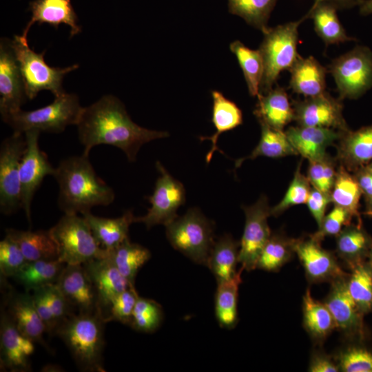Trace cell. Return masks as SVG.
Listing matches in <instances>:
<instances>
[{
    "mask_svg": "<svg viewBox=\"0 0 372 372\" xmlns=\"http://www.w3.org/2000/svg\"><path fill=\"white\" fill-rule=\"evenodd\" d=\"M76 126L83 154L89 155L96 145H109L121 149L130 162L136 161L143 145L169 136L167 132L149 130L133 122L124 104L110 94L84 107Z\"/></svg>",
    "mask_w": 372,
    "mask_h": 372,
    "instance_id": "obj_1",
    "label": "cell"
},
{
    "mask_svg": "<svg viewBox=\"0 0 372 372\" xmlns=\"http://www.w3.org/2000/svg\"><path fill=\"white\" fill-rule=\"evenodd\" d=\"M53 176L59 186L57 204L64 214H83L114 200L113 189L98 176L89 155L83 153L61 160Z\"/></svg>",
    "mask_w": 372,
    "mask_h": 372,
    "instance_id": "obj_2",
    "label": "cell"
},
{
    "mask_svg": "<svg viewBox=\"0 0 372 372\" xmlns=\"http://www.w3.org/2000/svg\"><path fill=\"white\" fill-rule=\"evenodd\" d=\"M101 313L72 314L56 331L70 351L78 367L85 371H104L103 326Z\"/></svg>",
    "mask_w": 372,
    "mask_h": 372,
    "instance_id": "obj_3",
    "label": "cell"
},
{
    "mask_svg": "<svg viewBox=\"0 0 372 372\" xmlns=\"http://www.w3.org/2000/svg\"><path fill=\"white\" fill-rule=\"evenodd\" d=\"M311 9L301 19L295 21L269 28L259 50L264 63V73L260 94H265L273 88L280 72L289 70L297 58L298 27L310 19Z\"/></svg>",
    "mask_w": 372,
    "mask_h": 372,
    "instance_id": "obj_4",
    "label": "cell"
},
{
    "mask_svg": "<svg viewBox=\"0 0 372 372\" xmlns=\"http://www.w3.org/2000/svg\"><path fill=\"white\" fill-rule=\"evenodd\" d=\"M78 96L64 92L55 96L49 105L32 111H19L3 120L13 132L23 133L29 130L40 132L61 133L67 126L76 125L83 110Z\"/></svg>",
    "mask_w": 372,
    "mask_h": 372,
    "instance_id": "obj_5",
    "label": "cell"
},
{
    "mask_svg": "<svg viewBox=\"0 0 372 372\" xmlns=\"http://www.w3.org/2000/svg\"><path fill=\"white\" fill-rule=\"evenodd\" d=\"M49 230L56 245L58 260L65 265H83L107 256L83 216L64 214Z\"/></svg>",
    "mask_w": 372,
    "mask_h": 372,
    "instance_id": "obj_6",
    "label": "cell"
},
{
    "mask_svg": "<svg viewBox=\"0 0 372 372\" xmlns=\"http://www.w3.org/2000/svg\"><path fill=\"white\" fill-rule=\"evenodd\" d=\"M12 48L19 65L28 99L35 98L40 91H50L55 96L65 92L62 84L64 76L76 70L78 64L66 68H54L45 61V50L37 53L30 49L27 38L14 35Z\"/></svg>",
    "mask_w": 372,
    "mask_h": 372,
    "instance_id": "obj_7",
    "label": "cell"
},
{
    "mask_svg": "<svg viewBox=\"0 0 372 372\" xmlns=\"http://www.w3.org/2000/svg\"><path fill=\"white\" fill-rule=\"evenodd\" d=\"M165 227L167 238L174 249L194 262L206 265L215 242L213 221L193 207Z\"/></svg>",
    "mask_w": 372,
    "mask_h": 372,
    "instance_id": "obj_8",
    "label": "cell"
},
{
    "mask_svg": "<svg viewBox=\"0 0 372 372\" xmlns=\"http://www.w3.org/2000/svg\"><path fill=\"white\" fill-rule=\"evenodd\" d=\"M340 99H358L372 87V52L364 46L335 59L329 67Z\"/></svg>",
    "mask_w": 372,
    "mask_h": 372,
    "instance_id": "obj_9",
    "label": "cell"
},
{
    "mask_svg": "<svg viewBox=\"0 0 372 372\" xmlns=\"http://www.w3.org/2000/svg\"><path fill=\"white\" fill-rule=\"evenodd\" d=\"M26 147L23 133L13 132L0 146V211L11 215L21 208L20 164Z\"/></svg>",
    "mask_w": 372,
    "mask_h": 372,
    "instance_id": "obj_10",
    "label": "cell"
},
{
    "mask_svg": "<svg viewBox=\"0 0 372 372\" xmlns=\"http://www.w3.org/2000/svg\"><path fill=\"white\" fill-rule=\"evenodd\" d=\"M156 166L160 176L153 194L146 197L151 207L145 215L134 219V223H143L147 229L157 225L166 226L172 222L178 217V209L186 200L183 185L173 178L159 161Z\"/></svg>",
    "mask_w": 372,
    "mask_h": 372,
    "instance_id": "obj_11",
    "label": "cell"
},
{
    "mask_svg": "<svg viewBox=\"0 0 372 372\" xmlns=\"http://www.w3.org/2000/svg\"><path fill=\"white\" fill-rule=\"evenodd\" d=\"M245 215V224L240 242L238 262L246 271L256 269L261 251L271 234L267 218L271 215L266 196L262 195L251 206H242Z\"/></svg>",
    "mask_w": 372,
    "mask_h": 372,
    "instance_id": "obj_12",
    "label": "cell"
},
{
    "mask_svg": "<svg viewBox=\"0 0 372 372\" xmlns=\"http://www.w3.org/2000/svg\"><path fill=\"white\" fill-rule=\"evenodd\" d=\"M26 147L20 164V182L21 190V208L31 223V205L34 194L44 178L55 172L47 155L40 149V132L29 130L24 133Z\"/></svg>",
    "mask_w": 372,
    "mask_h": 372,
    "instance_id": "obj_13",
    "label": "cell"
},
{
    "mask_svg": "<svg viewBox=\"0 0 372 372\" xmlns=\"http://www.w3.org/2000/svg\"><path fill=\"white\" fill-rule=\"evenodd\" d=\"M347 276L331 282L330 291L324 303L333 318L335 328L347 338L362 342L366 338L367 333L364 322V314L349 293Z\"/></svg>",
    "mask_w": 372,
    "mask_h": 372,
    "instance_id": "obj_14",
    "label": "cell"
},
{
    "mask_svg": "<svg viewBox=\"0 0 372 372\" xmlns=\"http://www.w3.org/2000/svg\"><path fill=\"white\" fill-rule=\"evenodd\" d=\"M28 99L12 40L0 41V113L2 121L19 111Z\"/></svg>",
    "mask_w": 372,
    "mask_h": 372,
    "instance_id": "obj_15",
    "label": "cell"
},
{
    "mask_svg": "<svg viewBox=\"0 0 372 372\" xmlns=\"http://www.w3.org/2000/svg\"><path fill=\"white\" fill-rule=\"evenodd\" d=\"M294 120L298 125L331 128L346 132L348 126L342 116L341 103L327 92L294 101Z\"/></svg>",
    "mask_w": 372,
    "mask_h": 372,
    "instance_id": "obj_16",
    "label": "cell"
},
{
    "mask_svg": "<svg viewBox=\"0 0 372 372\" xmlns=\"http://www.w3.org/2000/svg\"><path fill=\"white\" fill-rule=\"evenodd\" d=\"M293 249L311 282H331L349 275L342 269L335 256L323 249L320 242L311 236L294 240Z\"/></svg>",
    "mask_w": 372,
    "mask_h": 372,
    "instance_id": "obj_17",
    "label": "cell"
},
{
    "mask_svg": "<svg viewBox=\"0 0 372 372\" xmlns=\"http://www.w3.org/2000/svg\"><path fill=\"white\" fill-rule=\"evenodd\" d=\"M1 307L17 329L34 342L49 350L43 340L45 327L35 307L32 294L28 291L18 293L9 291L4 297Z\"/></svg>",
    "mask_w": 372,
    "mask_h": 372,
    "instance_id": "obj_18",
    "label": "cell"
},
{
    "mask_svg": "<svg viewBox=\"0 0 372 372\" xmlns=\"http://www.w3.org/2000/svg\"><path fill=\"white\" fill-rule=\"evenodd\" d=\"M33 341L23 335L1 309V366L11 371L24 372L31 369L29 358L33 353Z\"/></svg>",
    "mask_w": 372,
    "mask_h": 372,
    "instance_id": "obj_19",
    "label": "cell"
},
{
    "mask_svg": "<svg viewBox=\"0 0 372 372\" xmlns=\"http://www.w3.org/2000/svg\"><path fill=\"white\" fill-rule=\"evenodd\" d=\"M95 288L98 311L103 317L112 301L131 286H134L119 272L107 256L83 265Z\"/></svg>",
    "mask_w": 372,
    "mask_h": 372,
    "instance_id": "obj_20",
    "label": "cell"
},
{
    "mask_svg": "<svg viewBox=\"0 0 372 372\" xmlns=\"http://www.w3.org/2000/svg\"><path fill=\"white\" fill-rule=\"evenodd\" d=\"M56 285L70 306L79 313L98 310L96 292L83 265H65Z\"/></svg>",
    "mask_w": 372,
    "mask_h": 372,
    "instance_id": "obj_21",
    "label": "cell"
},
{
    "mask_svg": "<svg viewBox=\"0 0 372 372\" xmlns=\"http://www.w3.org/2000/svg\"><path fill=\"white\" fill-rule=\"evenodd\" d=\"M285 133L298 154L309 161H314L324 158L327 147L340 139L344 132L331 128L298 125L289 127Z\"/></svg>",
    "mask_w": 372,
    "mask_h": 372,
    "instance_id": "obj_22",
    "label": "cell"
},
{
    "mask_svg": "<svg viewBox=\"0 0 372 372\" xmlns=\"http://www.w3.org/2000/svg\"><path fill=\"white\" fill-rule=\"evenodd\" d=\"M29 10L32 16L21 34L25 38L34 23H47L56 29L65 24L70 28V37L81 32L71 0H34L30 2Z\"/></svg>",
    "mask_w": 372,
    "mask_h": 372,
    "instance_id": "obj_23",
    "label": "cell"
},
{
    "mask_svg": "<svg viewBox=\"0 0 372 372\" xmlns=\"http://www.w3.org/2000/svg\"><path fill=\"white\" fill-rule=\"evenodd\" d=\"M340 139L338 157L348 171L355 172L372 162V125L348 130Z\"/></svg>",
    "mask_w": 372,
    "mask_h": 372,
    "instance_id": "obj_24",
    "label": "cell"
},
{
    "mask_svg": "<svg viewBox=\"0 0 372 372\" xmlns=\"http://www.w3.org/2000/svg\"><path fill=\"white\" fill-rule=\"evenodd\" d=\"M254 112L260 124L283 130L294 120V110L285 90L277 87L265 94H260Z\"/></svg>",
    "mask_w": 372,
    "mask_h": 372,
    "instance_id": "obj_25",
    "label": "cell"
},
{
    "mask_svg": "<svg viewBox=\"0 0 372 372\" xmlns=\"http://www.w3.org/2000/svg\"><path fill=\"white\" fill-rule=\"evenodd\" d=\"M289 70L291 73L290 87L294 92L305 98L325 92L328 71L313 56L303 58L299 55Z\"/></svg>",
    "mask_w": 372,
    "mask_h": 372,
    "instance_id": "obj_26",
    "label": "cell"
},
{
    "mask_svg": "<svg viewBox=\"0 0 372 372\" xmlns=\"http://www.w3.org/2000/svg\"><path fill=\"white\" fill-rule=\"evenodd\" d=\"M88 223L99 245L105 250H111L129 239L130 226L135 216L131 210L114 218L93 215L90 211L82 214Z\"/></svg>",
    "mask_w": 372,
    "mask_h": 372,
    "instance_id": "obj_27",
    "label": "cell"
},
{
    "mask_svg": "<svg viewBox=\"0 0 372 372\" xmlns=\"http://www.w3.org/2000/svg\"><path fill=\"white\" fill-rule=\"evenodd\" d=\"M372 248V238L362 225H349L336 236L338 256L350 269L367 260Z\"/></svg>",
    "mask_w": 372,
    "mask_h": 372,
    "instance_id": "obj_28",
    "label": "cell"
},
{
    "mask_svg": "<svg viewBox=\"0 0 372 372\" xmlns=\"http://www.w3.org/2000/svg\"><path fill=\"white\" fill-rule=\"evenodd\" d=\"M211 95L213 99L211 121L216 132L211 136L199 137L201 141L209 140L212 144L205 156L207 163L210 162L215 151L223 153L217 145L219 136L223 132L236 128L242 123V111L235 103L227 99L222 93L216 90L212 91Z\"/></svg>",
    "mask_w": 372,
    "mask_h": 372,
    "instance_id": "obj_29",
    "label": "cell"
},
{
    "mask_svg": "<svg viewBox=\"0 0 372 372\" xmlns=\"http://www.w3.org/2000/svg\"><path fill=\"white\" fill-rule=\"evenodd\" d=\"M6 234L19 245L27 261L58 259L56 245L50 230L7 229Z\"/></svg>",
    "mask_w": 372,
    "mask_h": 372,
    "instance_id": "obj_30",
    "label": "cell"
},
{
    "mask_svg": "<svg viewBox=\"0 0 372 372\" xmlns=\"http://www.w3.org/2000/svg\"><path fill=\"white\" fill-rule=\"evenodd\" d=\"M239 247L240 242L229 234H225L215 241L206 266L215 276L217 283L229 280L237 273Z\"/></svg>",
    "mask_w": 372,
    "mask_h": 372,
    "instance_id": "obj_31",
    "label": "cell"
},
{
    "mask_svg": "<svg viewBox=\"0 0 372 372\" xmlns=\"http://www.w3.org/2000/svg\"><path fill=\"white\" fill-rule=\"evenodd\" d=\"M310 9L315 31L327 45L355 40L347 34L333 5L324 0H314Z\"/></svg>",
    "mask_w": 372,
    "mask_h": 372,
    "instance_id": "obj_32",
    "label": "cell"
},
{
    "mask_svg": "<svg viewBox=\"0 0 372 372\" xmlns=\"http://www.w3.org/2000/svg\"><path fill=\"white\" fill-rule=\"evenodd\" d=\"M65 264L56 260L27 261L13 277L26 291L56 284Z\"/></svg>",
    "mask_w": 372,
    "mask_h": 372,
    "instance_id": "obj_33",
    "label": "cell"
},
{
    "mask_svg": "<svg viewBox=\"0 0 372 372\" xmlns=\"http://www.w3.org/2000/svg\"><path fill=\"white\" fill-rule=\"evenodd\" d=\"M242 267L231 279L218 282L215 294V316L222 328L234 329L238 321V297Z\"/></svg>",
    "mask_w": 372,
    "mask_h": 372,
    "instance_id": "obj_34",
    "label": "cell"
},
{
    "mask_svg": "<svg viewBox=\"0 0 372 372\" xmlns=\"http://www.w3.org/2000/svg\"><path fill=\"white\" fill-rule=\"evenodd\" d=\"M302 312L304 327L314 340L323 341L335 328L330 311L324 302L312 297L309 289L303 296Z\"/></svg>",
    "mask_w": 372,
    "mask_h": 372,
    "instance_id": "obj_35",
    "label": "cell"
},
{
    "mask_svg": "<svg viewBox=\"0 0 372 372\" xmlns=\"http://www.w3.org/2000/svg\"><path fill=\"white\" fill-rule=\"evenodd\" d=\"M362 193L359 183L342 165L337 170L335 182L330 196L334 205L347 210L353 217H355L358 223L362 225L359 212L360 200Z\"/></svg>",
    "mask_w": 372,
    "mask_h": 372,
    "instance_id": "obj_36",
    "label": "cell"
},
{
    "mask_svg": "<svg viewBox=\"0 0 372 372\" xmlns=\"http://www.w3.org/2000/svg\"><path fill=\"white\" fill-rule=\"evenodd\" d=\"M107 251V257L119 272L133 285L139 269L151 257L148 249L139 244L131 242L130 239Z\"/></svg>",
    "mask_w": 372,
    "mask_h": 372,
    "instance_id": "obj_37",
    "label": "cell"
},
{
    "mask_svg": "<svg viewBox=\"0 0 372 372\" xmlns=\"http://www.w3.org/2000/svg\"><path fill=\"white\" fill-rule=\"evenodd\" d=\"M261 136L258 144L251 153L235 162V167H240L247 159H254L258 156L277 158L298 154L285 132L260 124Z\"/></svg>",
    "mask_w": 372,
    "mask_h": 372,
    "instance_id": "obj_38",
    "label": "cell"
},
{
    "mask_svg": "<svg viewBox=\"0 0 372 372\" xmlns=\"http://www.w3.org/2000/svg\"><path fill=\"white\" fill-rule=\"evenodd\" d=\"M229 48L242 70L250 95L258 96L264 73L263 59L259 49L251 50L239 41L232 42Z\"/></svg>",
    "mask_w": 372,
    "mask_h": 372,
    "instance_id": "obj_39",
    "label": "cell"
},
{
    "mask_svg": "<svg viewBox=\"0 0 372 372\" xmlns=\"http://www.w3.org/2000/svg\"><path fill=\"white\" fill-rule=\"evenodd\" d=\"M347 278L348 290L365 315L372 313V268L367 260L350 269Z\"/></svg>",
    "mask_w": 372,
    "mask_h": 372,
    "instance_id": "obj_40",
    "label": "cell"
},
{
    "mask_svg": "<svg viewBox=\"0 0 372 372\" xmlns=\"http://www.w3.org/2000/svg\"><path fill=\"white\" fill-rule=\"evenodd\" d=\"M294 239L276 234L271 235L258 260L256 269L277 271L289 262L295 253Z\"/></svg>",
    "mask_w": 372,
    "mask_h": 372,
    "instance_id": "obj_41",
    "label": "cell"
},
{
    "mask_svg": "<svg viewBox=\"0 0 372 372\" xmlns=\"http://www.w3.org/2000/svg\"><path fill=\"white\" fill-rule=\"evenodd\" d=\"M277 1L227 0L230 13L242 18L263 33L269 28L267 22Z\"/></svg>",
    "mask_w": 372,
    "mask_h": 372,
    "instance_id": "obj_42",
    "label": "cell"
},
{
    "mask_svg": "<svg viewBox=\"0 0 372 372\" xmlns=\"http://www.w3.org/2000/svg\"><path fill=\"white\" fill-rule=\"evenodd\" d=\"M163 316V309L158 302L138 297L129 325L140 332L153 333L161 326Z\"/></svg>",
    "mask_w": 372,
    "mask_h": 372,
    "instance_id": "obj_43",
    "label": "cell"
},
{
    "mask_svg": "<svg viewBox=\"0 0 372 372\" xmlns=\"http://www.w3.org/2000/svg\"><path fill=\"white\" fill-rule=\"evenodd\" d=\"M362 342L342 349L335 358L343 372H372V350Z\"/></svg>",
    "mask_w": 372,
    "mask_h": 372,
    "instance_id": "obj_44",
    "label": "cell"
},
{
    "mask_svg": "<svg viewBox=\"0 0 372 372\" xmlns=\"http://www.w3.org/2000/svg\"><path fill=\"white\" fill-rule=\"evenodd\" d=\"M298 164L284 197L279 203L271 208V215L278 216L290 207L307 203L311 189V184L307 177L300 172L301 163Z\"/></svg>",
    "mask_w": 372,
    "mask_h": 372,
    "instance_id": "obj_45",
    "label": "cell"
},
{
    "mask_svg": "<svg viewBox=\"0 0 372 372\" xmlns=\"http://www.w3.org/2000/svg\"><path fill=\"white\" fill-rule=\"evenodd\" d=\"M134 286H131L118 294L111 302L104 322L116 320L124 324H130L132 312L138 298Z\"/></svg>",
    "mask_w": 372,
    "mask_h": 372,
    "instance_id": "obj_46",
    "label": "cell"
},
{
    "mask_svg": "<svg viewBox=\"0 0 372 372\" xmlns=\"http://www.w3.org/2000/svg\"><path fill=\"white\" fill-rule=\"evenodd\" d=\"M336 173L333 163L326 156L322 159L309 161L307 178L313 188L330 194Z\"/></svg>",
    "mask_w": 372,
    "mask_h": 372,
    "instance_id": "obj_47",
    "label": "cell"
},
{
    "mask_svg": "<svg viewBox=\"0 0 372 372\" xmlns=\"http://www.w3.org/2000/svg\"><path fill=\"white\" fill-rule=\"evenodd\" d=\"M27 262L19 245L6 236L0 242V271L3 278L14 277Z\"/></svg>",
    "mask_w": 372,
    "mask_h": 372,
    "instance_id": "obj_48",
    "label": "cell"
},
{
    "mask_svg": "<svg viewBox=\"0 0 372 372\" xmlns=\"http://www.w3.org/2000/svg\"><path fill=\"white\" fill-rule=\"evenodd\" d=\"M352 218L347 210L334 205L332 210L324 216L318 230L311 236L320 242L326 236H336L344 227L351 224Z\"/></svg>",
    "mask_w": 372,
    "mask_h": 372,
    "instance_id": "obj_49",
    "label": "cell"
},
{
    "mask_svg": "<svg viewBox=\"0 0 372 372\" xmlns=\"http://www.w3.org/2000/svg\"><path fill=\"white\" fill-rule=\"evenodd\" d=\"M45 289L59 329L72 315L70 311L72 307L56 284L48 285L45 287Z\"/></svg>",
    "mask_w": 372,
    "mask_h": 372,
    "instance_id": "obj_50",
    "label": "cell"
},
{
    "mask_svg": "<svg viewBox=\"0 0 372 372\" xmlns=\"http://www.w3.org/2000/svg\"><path fill=\"white\" fill-rule=\"evenodd\" d=\"M32 298L37 312L42 320L46 333H56L58 326L50 309L45 287L33 291Z\"/></svg>",
    "mask_w": 372,
    "mask_h": 372,
    "instance_id": "obj_51",
    "label": "cell"
},
{
    "mask_svg": "<svg viewBox=\"0 0 372 372\" xmlns=\"http://www.w3.org/2000/svg\"><path fill=\"white\" fill-rule=\"evenodd\" d=\"M331 202L329 194L324 193L316 188H312L306 203L312 216L320 227L325 216V211L329 203Z\"/></svg>",
    "mask_w": 372,
    "mask_h": 372,
    "instance_id": "obj_52",
    "label": "cell"
},
{
    "mask_svg": "<svg viewBox=\"0 0 372 372\" xmlns=\"http://www.w3.org/2000/svg\"><path fill=\"white\" fill-rule=\"evenodd\" d=\"M308 371L310 372H338V364L335 358L320 351L311 354Z\"/></svg>",
    "mask_w": 372,
    "mask_h": 372,
    "instance_id": "obj_53",
    "label": "cell"
},
{
    "mask_svg": "<svg viewBox=\"0 0 372 372\" xmlns=\"http://www.w3.org/2000/svg\"><path fill=\"white\" fill-rule=\"evenodd\" d=\"M354 173L366 203L372 202V172L364 167Z\"/></svg>",
    "mask_w": 372,
    "mask_h": 372,
    "instance_id": "obj_54",
    "label": "cell"
},
{
    "mask_svg": "<svg viewBox=\"0 0 372 372\" xmlns=\"http://www.w3.org/2000/svg\"><path fill=\"white\" fill-rule=\"evenodd\" d=\"M338 9H348L359 6L362 0H324Z\"/></svg>",
    "mask_w": 372,
    "mask_h": 372,
    "instance_id": "obj_55",
    "label": "cell"
},
{
    "mask_svg": "<svg viewBox=\"0 0 372 372\" xmlns=\"http://www.w3.org/2000/svg\"><path fill=\"white\" fill-rule=\"evenodd\" d=\"M358 6L362 15L372 14V0H362Z\"/></svg>",
    "mask_w": 372,
    "mask_h": 372,
    "instance_id": "obj_56",
    "label": "cell"
},
{
    "mask_svg": "<svg viewBox=\"0 0 372 372\" xmlns=\"http://www.w3.org/2000/svg\"><path fill=\"white\" fill-rule=\"evenodd\" d=\"M364 214L372 218V202L366 203V208Z\"/></svg>",
    "mask_w": 372,
    "mask_h": 372,
    "instance_id": "obj_57",
    "label": "cell"
},
{
    "mask_svg": "<svg viewBox=\"0 0 372 372\" xmlns=\"http://www.w3.org/2000/svg\"><path fill=\"white\" fill-rule=\"evenodd\" d=\"M367 261H368V262L369 263L370 266L372 268V248H371V251L369 253V255L368 256Z\"/></svg>",
    "mask_w": 372,
    "mask_h": 372,
    "instance_id": "obj_58",
    "label": "cell"
},
{
    "mask_svg": "<svg viewBox=\"0 0 372 372\" xmlns=\"http://www.w3.org/2000/svg\"><path fill=\"white\" fill-rule=\"evenodd\" d=\"M365 167H366L369 171H370L371 172H372V162H371L369 164H368L366 166H365Z\"/></svg>",
    "mask_w": 372,
    "mask_h": 372,
    "instance_id": "obj_59",
    "label": "cell"
}]
</instances>
